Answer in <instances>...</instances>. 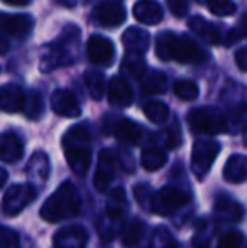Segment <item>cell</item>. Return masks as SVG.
Wrapping results in <instances>:
<instances>
[{"mask_svg":"<svg viewBox=\"0 0 247 248\" xmlns=\"http://www.w3.org/2000/svg\"><path fill=\"white\" fill-rule=\"evenodd\" d=\"M82 208V198L75 184L66 181L44 201L41 208V218L48 223H61L75 218Z\"/></svg>","mask_w":247,"mask_h":248,"instance_id":"1","label":"cell"},{"mask_svg":"<svg viewBox=\"0 0 247 248\" xmlns=\"http://www.w3.org/2000/svg\"><path fill=\"white\" fill-rule=\"evenodd\" d=\"M66 162L76 176H85L92 164V149H90V132L86 125H75L63 137Z\"/></svg>","mask_w":247,"mask_h":248,"instance_id":"2","label":"cell"},{"mask_svg":"<svg viewBox=\"0 0 247 248\" xmlns=\"http://www.w3.org/2000/svg\"><path fill=\"white\" fill-rule=\"evenodd\" d=\"M78 37H80V31L76 29V26L65 27L60 39L54 41L53 44H49V46L44 49L43 56H41V59H39L41 71L49 73L56 68H61V66L71 64L73 58H71V52L68 51V44L75 43Z\"/></svg>","mask_w":247,"mask_h":248,"instance_id":"3","label":"cell"},{"mask_svg":"<svg viewBox=\"0 0 247 248\" xmlns=\"http://www.w3.org/2000/svg\"><path fill=\"white\" fill-rule=\"evenodd\" d=\"M127 208V199L125 191L122 187H115L109 194L105 204V213L99 221V232L103 236V240H112L119 232V223L124 218V211Z\"/></svg>","mask_w":247,"mask_h":248,"instance_id":"4","label":"cell"},{"mask_svg":"<svg viewBox=\"0 0 247 248\" xmlns=\"http://www.w3.org/2000/svg\"><path fill=\"white\" fill-rule=\"evenodd\" d=\"M188 124L193 128V132L205 135L220 134L227 128V122H225L224 115L212 107H201L191 110L188 115Z\"/></svg>","mask_w":247,"mask_h":248,"instance_id":"5","label":"cell"},{"mask_svg":"<svg viewBox=\"0 0 247 248\" xmlns=\"http://www.w3.org/2000/svg\"><path fill=\"white\" fill-rule=\"evenodd\" d=\"M220 154V144L215 140H197L191 150V170L197 179H203L212 169L215 159Z\"/></svg>","mask_w":247,"mask_h":248,"instance_id":"6","label":"cell"},{"mask_svg":"<svg viewBox=\"0 0 247 248\" xmlns=\"http://www.w3.org/2000/svg\"><path fill=\"white\" fill-rule=\"evenodd\" d=\"M188 201H190V198L181 189L173 186H166L152 194L151 208L149 209L159 216H169L178 211L180 208H183Z\"/></svg>","mask_w":247,"mask_h":248,"instance_id":"7","label":"cell"},{"mask_svg":"<svg viewBox=\"0 0 247 248\" xmlns=\"http://www.w3.org/2000/svg\"><path fill=\"white\" fill-rule=\"evenodd\" d=\"M36 198V187L33 184H12L3 194L2 213L5 216H17Z\"/></svg>","mask_w":247,"mask_h":248,"instance_id":"8","label":"cell"},{"mask_svg":"<svg viewBox=\"0 0 247 248\" xmlns=\"http://www.w3.org/2000/svg\"><path fill=\"white\" fill-rule=\"evenodd\" d=\"M173 59L183 64H195L207 59V52L201 49L191 37L176 36L175 46H173Z\"/></svg>","mask_w":247,"mask_h":248,"instance_id":"9","label":"cell"},{"mask_svg":"<svg viewBox=\"0 0 247 248\" xmlns=\"http://www.w3.org/2000/svg\"><path fill=\"white\" fill-rule=\"evenodd\" d=\"M114 176H115V155L109 149L100 150L97 170H95V176H93V184H95L97 191L105 193L107 187L114 181Z\"/></svg>","mask_w":247,"mask_h":248,"instance_id":"10","label":"cell"},{"mask_svg":"<svg viewBox=\"0 0 247 248\" xmlns=\"http://www.w3.org/2000/svg\"><path fill=\"white\" fill-rule=\"evenodd\" d=\"M88 59L97 66H110L115 58V47L112 41L103 36H92L86 44Z\"/></svg>","mask_w":247,"mask_h":248,"instance_id":"11","label":"cell"},{"mask_svg":"<svg viewBox=\"0 0 247 248\" xmlns=\"http://www.w3.org/2000/svg\"><path fill=\"white\" fill-rule=\"evenodd\" d=\"M34 20L26 14H5L0 12V29L14 37H26L31 34Z\"/></svg>","mask_w":247,"mask_h":248,"instance_id":"12","label":"cell"},{"mask_svg":"<svg viewBox=\"0 0 247 248\" xmlns=\"http://www.w3.org/2000/svg\"><path fill=\"white\" fill-rule=\"evenodd\" d=\"M54 248H85L88 243V233L83 226L69 225L58 230L53 236Z\"/></svg>","mask_w":247,"mask_h":248,"instance_id":"13","label":"cell"},{"mask_svg":"<svg viewBox=\"0 0 247 248\" xmlns=\"http://www.w3.org/2000/svg\"><path fill=\"white\" fill-rule=\"evenodd\" d=\"M188 26H190V29L193 31L200 39H203L205 43H208V44H215V46H217V44H222V43L225 44V41H227V32L222 31L224 27L215 26V24L205 20L203 17H191Z\"/></svg>","mask_w":247,"mask_h":248,"instance_id":"14","label":"cell"},{"mask_svg":"<svg viewBox=\"0 0 247 248\" xmlns=\"http://www.w3.org/2000/svg\"><path fill=\"white\" fill-rule=\"evenodd\" d=\"M51 108L56 115L66 118H76L82 115V108L69 90H56L51 96Z\"/></svg>","mask_w":247,"mask_h":248,"instance_id":"15","label":"cell"},{"mask_svg":"<svg viewBox=\"0 0 247 248\" xmlns=\"http://www.w3.org/2000/svg\"><path fill=\"white\" fill-rule=\"evenodd\" d=\"M93 17L105 27H117L125 20V9L119 2H100L93 10Z\"/></svg>","mask_w":247,"mask_h":248,"instance_id":"16","label":"cell"},{"mask_svg":"<svg viewBox=\"0 0 247 248\" xmlns=\"http://www.w3.org/2000/svg\"><path fill=\"white\" fill-rule=\"evenodd\" d=\"M214 216L220 223H237L244 216V208L229 196H220L214 204Z\"/></svg>","mask_w":247,"mask_h":248,"instance_id":"17","label":"cell"},{"mask_svg":"<svg viewBox=\"0 0 247 248\" xmlns=\"http://www.w3.org/2000/svg\"><path fill=\"white\" fill-rule=\"evenodd\" d=\"M107 93H109V101L114 107L119 108H127L134 101V95H132V90L129 86V83L125 81L120 76H114L110 78L109 85H107Z\"/></svg>","mask_w":247,"mask_h":248,"instance_id":"18","label":"cell"},{"mask_svg":"<svg viewBox=\"0 0 247 248\" xmlns=\"http://www.w3.org/2000/svg\"><path fill=\"white\" fill-rule=\"evenodd\" d=\"M24 100H26V93L19 85H9L0 86V110L5 113H17L22 110Z\"/></svg>","mask_w":247,"mask_h":248,"instance_id":"19","label":"cell"},{"mask_svg":"<svg viewBox=\"0 0 247 248\" xmlns=\"http://www.w3.org/2000/svg\"><path fill=\"white\" fill-rule=\"evenodd\" d=\"M49 159L46 152H34L26 166V172L33 184H44L49 177Z\"/></svg>","mask_w":247,"mask_h":248,"instance_id":"20","label":"cell"},{"mask_svg":"<svg viewBox=\"0 0 247 248\" xmlns=\"http://www.w3.org/2000/svg\"><path fill=\"white\" fill-rule=\"evenodd\" d=\"M24 154V145L19 135L14 132H3L0 134V160L3 162H17Z\"/></svg>","mask_w":247,"mask_h":248,"instance_id":"21","label":"cell"},{"mask_svg":"<svg viewBox=\"0 0 247 248\" xmlns=\"http://www.w3.org/2000/svg\"><path fill=\"white\" fill-rule=\"evenodd\" d=\"M134 17L146 26H156L163 20V9L154 0H141L132 9Z\"/></svg>","mask_w":247,"mask_h":248,"instance_id":"22","label":"cell"},{"mask_svg":"<svg viewBox=\"0 0 247 248\" xmlns=\"http://www.w3.org/2000/svg\"><path fill=\"white\" fill-rule=\"evenodd\" d=\"M149 43H151V36L148 31L141 29V27H129L122 34V44L127 52L144 54L149 49Z\"/></svg>","mask_w":247,"mask_h":248,"instance_id":"23","label":"cell"},{"mask_svg":"<svg viewBox=\"0 0 247 248\" xmlns=\"http://www.w3.org/2000/svg\"><path fill=\"white\" fill-rule=\"evenodd\" d=\"M224 179L227 183L239 184L247 179V157L235 154L231 155L224 166Z\"/></svg>","mask_w":247,"mask_h":248,"instance_id":"24","label":"cell"},{"mask_svg":"<svg viewBox=\"0 0 247 248\" xmlns=\"http://www.w3.org/2000/svg\"><path fill=\"white\" fill-rule=\"evenodd\" d=\"M114 134L119 139L120 142L127 145H137L142 139V128L139 124L132 120H127V118H122L115 124V128H114Z\"/></svg>","mask_w":247,"mask_h":248,"instance_id":"25","label":"cell"},{"mask_svg":"<svg viewBox=\"0 0 247 248\" xmlns=\"http://www.w3.org/2000/svg\"><path fill=\"white\" fill-rule=\"evenodd\" d=\"M166 92V75L161 71H149L141 79V93L142 95H161Z\"/></svg>","mask_w":247,"mask_h":248,"instance_id":"26","label":"cell"},{"mask_svg":"<svg viewBox=\"0 0 247 248\" xmlns=\"http://www.w3.org/2000/svg\"><path fill=\"white\" fill-rule=\"evenodd\" d=\"M83 81L88 90L90 96L93 100H102L105 95V78L100 71L97 69H88V71L83 75Z\"/></svg>","mask_w":247,"mask_h":248,"instance_id":"27","label":"cell"},{"mask_svg":"<svg viewBox=\"0 0 247 248\" xmlns=\"http://www.w3.org/2000/svg\"><path fill=\"white\" fill-rule=\"evenodd\" d=\"M166 154L165 150L158 149V147H149L144 149L141 154V166L144 167L146 170L149 172H154V170L161 169L163 166L166 164Z\"/></svg>","mask_w":247,"mask_h":248,"instance_id":"28","label":"cell"},{"mask_svg":"<svg viewBox=\"0 0 247 248\" xmlns=\"http://www.w3.org/2000/svg\"><path fill=\"white\" fill-rule=\"evenodd\" d=\"M144 233H146L144 223H142L141 219H132V221L122 230V236H120V238H122V245L125 248L135 247L142 240Z\"/></svg>","mask_w":247,"mask_h":248,"instance_id":"29","label":"cell"},{"mask_svg":"<svg viewBox=\"0 0 247 248\" xmlns=\"http://www.w3.org/2000/svg\"><path fill=\"white\" fill-rule=\"evenodd\" d=\"M22 111L26 113L27 118H31V120H37L44 111V103H43V96H41V93H37L36 90L27 92L26 100H24Z\"/></svg>","mask_w":247,"mask_h":248,"instance_id":"30","label":"cell"},{"mask_svg":"<svg viewBox=\"0 0 247 248\" xmlns=\"http://www.w3.org/2000/svg\"><path fill=\"white\" fill-rule=\"evenodd\" d=\"M122 69L131 78H141L146 73V62L139 52H127L122 61Z\"/></svg>","mask_w":247,"mask_h":248,"instance_id":"31","label":"cell"},{"mask_svg":"<svg viewBox=\"0 0 247 248\" xmlns=\"http://www.w3.org/2000/svg\"><path fill=\"white\" fill-rule=\"evenodd\" d=\"M144 115L152 122V124H165L169 117V108L163 101H149L144 105Z\"/></svg>","mask_w":247,"mask_h":248,"instance_id":"32","label":"cell"},{"mask_svg":"<svg viewBox=\"0 0 247 248\" xmlns=\"http://www.w3.org/2000/svg\"><path fill=\"white\" fill-rule=\"evenodd\" d=\"M175 39H176V34L173 32H163L158 36V41H156V56L161 61H171L173 59Z\"/></svg>","mask_w":247,"mask_h":248,"instance_id":"33","label":"cell"},{"mask_svg":"<svg viewBox=\"0 0 247 248\" xmlns=\"http://www.w3.org/2000/svg\"><path fill=\"white\" fill-rule=\"evenodd\" d=\"M175 95L178 98L185 100V101H191V100H197L198 95H200V88L195 81L191 79H178L175 83Z\"/></svg>","mask_w":247,"mask_h":248,"instance_id":"34","label":"cell"},{"mask_svg":"<svg viewBox=\"0 0 247 248\" xmlns=\"http://www.w3.org/2000/svg\"><path fill=\"white\" fill-rule=\"evenodd\" d=\"M205 3L214 16L229 17L235 14V3L232 0H205Z\"/></svg>","mask_w":247,"mask_h":248,"instance_id":"35","label":"cell"},{"mask_svg":"<svg viewBox=\"0 0 247 248\" xmlns=\"http://www.w3.org/2000/svg\"><path fill=\"white\" fill-rule=\"evenodd\" d=\"M242 242H244V235L237 230L227 232L220 240H218L217 248H241Z\"/></svg>","mask_w":247,"mask_h":248,"instance_id":"36","label":"cell"},{"mask_svg":"<svg viewBox=\"0 0 247 248\" xmlns=\"http://www.w3.org/2000/svg\"><path fill=\"white\" fill-rule=\"evenodd\" d=\"M152 194L154 193H152V189L148 184H137V186L134 187V196L142 208H151Z\"/></svg>","mask_w":247,"mask_h":248,"instance_id":"37","label":"cell"},{"mask_svg":"<svg viewBox=\"0 0 247 248\" xmlns=\"http://www.w3.org/2000/svg\"><path fill=\"white\" fill-rule=\"evenodd\" d=\"M0 248H19V235L14 230L0 226Z\"/></svg>","mask_w":247,"mask_h":248,"instance_id":"38","label":"cell"},{"mask_svg":"<svg viewBox=\"0 0 247 248\" xmlns=\"http://www.w3.org/2000/svg\"><path fill=\"white\" fill-rule=\"evenodd\" d=\"M173 243L176 242L171 238L168 230L165 228H158L152 235V248H169Z\"/></svg>","mask_w":247,"mask_h":248,"instance_id":"39","label":"cell"},{"mask_svg":"<svg viewBox=\"0 0 247 248\" xmlns=\"http://www.w3.org/2000/svg\"><path fill=\"white\" fill-rule=\"evenodd\" d=\"M168 7L176 17H185L190 9V2L188 0H168Z\"/></svg>","mask_w":247,"mask_h":248,"instance_id":"40","label":"cell"},{"mask_svg":"<svg viewBox=\"0 0 247 248\" xmlns=\"http://www.w3.org/2000/svg\"><path fill=\"white\" fill-rule=\"evenodd\" d=\"M235 62H237L239 69L247 73V47H242L235 52Z\"/></svg>","mask_w":247,"mask_h":248,"instance_id":"41","label":"cell"},{"mask_svg":"<svg viewBox=\"0 0 247 248\" xmlns=\"http://www.w3.org/2000/svg\"><path fill=\"white\" fill-rule=\"evenodd\" d=\"M10 49V43L5 39V37L0 36V54H7Z\"/></svg>","mask_w":247,"mask_h":248,"instance_id":"42","label":"cell"},{"mask_svg":"<svg viewBox=\"0 0 247 248\" xmlns=\"http://www.w3.org/2000/svg\"><path fill=\"white\" fill-rule=\"evenodd\" d=\"M7 5H26L29 3V0H3Z\"/></svg>","mask_w":247,"mask_h":248,"instance_id":"43","label":"cell"},{"mask_svg":"<svg viewBox=\"0 0 247 248\" xmlns=\"http://www.w3.org/2000/svg\"><path fill=\"white\" fill-rule=\"evenodd\" d=\"M195 248H210V247H208V243L205 242V240H201L200 236H197V240H195Z\"/></svg>","mask_w":247,"mask_h":248,"instance_id":"44","label":"cell"},{"mask_svg":"<svg viewBox=\"0 0 247 248\" xmlns=\"http://www.w3.org/2000/svg\"><path fill=\"white\" fill-rule=\"evenodd\" d=\"M7 177H9V176H7V172L2 169V167H0V189H2V187H3V184L7 183Z\"/></svg>","mask_w":247,"mask_h":248,"instance_id":"45","label":"cell"},{"mask_svg":"<svg viewBox=\"0 0 247 248\" xmlns=\"http://www.w3.org/2000/svg\"><path fill=\"white\" fill-rule=\"evenodd\" d=\"M241 31H242V34L247 37V16L241 20Z\"/></svg>","mask_w":247,"mask_h":248,"instance_id":"46","label":"cell"},{"mask_svg":"<svg viewBox=\"0 0 247 248\" xmlns=\"http://www.w3.org/2000/svg\"><path fill=\"white\" fill-rule=\"evenodd\" d=\"M169 248H180V247H178V243H173V245L169 247Z\"/></svg>","mask_w":247,"mask_h":248,"instance_id":"47","label":"cell"},{"mask_svg":"<svg viewBox=\"0 0 247 248\" xmlns=\"http://www.w3.org/2000/svg\"><path fill=\"white\" fill-rule=\"evenodd\" d=\"M244 142H246V145H247V132H246V135H244Z\"/></svg>","mask_w":247,"mask_h":248,"instance_id":"48","label":"cell"},{"mask_svg":"<svg viewBox=\"0 0 247 248\" xmlns=\"http://www.w3.org/2000/svg\"><path fill=\"white\" fill-rule=\"evenodd\" d=\"M197 2H200V3H201V2H205V0H197Z\"/></svg>","mask_w":247,"mask_h":248,"instance_id":"49","label":"cell"}]
</instances>
